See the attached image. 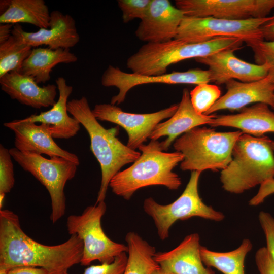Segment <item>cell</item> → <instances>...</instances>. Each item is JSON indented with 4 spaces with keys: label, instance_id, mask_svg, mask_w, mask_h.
Instances as JSON below:
<instances>
[{
    "label": "cell",
    "instance_id": "obj_1",
    "mask_svg": "<svg viewBox=\"0 0 274 274\" xmlns=\"http://www.w3.org/2000/svg\"><path fill=\"white\" fill-rule=\"evenodd\" d=\"M83 251V242L75 234L56 245L40 243L24 232L17 214L0 210V271L29 266L44 268L48 274H66L80 264Z\"/></svg>",
    "mask_w": 274,
    "mask_h": 274
},
{
    "label": "cell",
    "instance_id": "obj_2",
    "mask_svg": "<svg viewBox=\"0 0 274 274\" xmlns=\"http://www.w3.org/2000/svg\"><path fill=\"white\" fill-rule=\"evenodd\" d=\"M67 109L86 130L91 150L100 166L101 180L95 202L98 203L105 201L112 178L123 166L134 162L141 153L129 148L118 139V126L106 129L98 122L86 97L68 101Z\"/></svg>",
    "mask_w": 274,
    "mask_h": 274
},
{
    "label": "cell",
    "instance_id": "obj_3",
    "mask_svg": "<svg viewBox=\"0 0 274 274\" xmlns=\"http://www.w3.org/2000/svg\"><path fill=\"white\" fill-rule=\"evenodd\" d=\"M138 149L140 157L110 181L109 186L115 195L129 200L135 191L147 186L161 185L171 190L179 188L181 178L173 169L183 160L181 153L163 152L157 140H151Z\"/></svg>",
    "mask_w": 274,
    "mask_h": 274
},
{
    "label": "cell",
    "instance_id": "obj_4",
    "mask_svg": "<svg viewBox=\"0 0 274 274\" xmlns=\"http://www.w3.org/2000/svg\"><path fill=\"white\" fill-rule=\"evenodd\" d=\"M272 178L274 140L243 133L234 146L231 162L221 172L222 188L238 194Z\"/></svg>",
    "mask_w": 274,
    "mask_h": 274
},
{
    "label": "cell",
    "instance_id": "obj_5",
    "mask_svg": "<svg viewBox=\"0 0 274 274\" xmlns=\"http://www.w3.org/2000/svg\"><path fill=\"white\" fill-rule=\"evenodd\" d=\"M243 41L231 37H218L197 43L178 39L160 42L147 43L127 60L126 65L132 73L146 76L166 74L171 64L191 58L210 56L219 51L243 47Z\"/></svg>",
    "mask_w": 274,
    "mask_h": 274
},
{
    "label": "cell",
    "instance_id": "obj_6",
    "mask_svg": "<svg viewBox=\"0 0 274 274\" xmlns=\"http://www.w3.org/2000/svg\"><path fill=\"white\" fill-rule=\"evenodd\" d=\"M241 130L218 132L211 128L195 127L178 138L173 144L181 153L182 170L217 171L225 169L232 160V152Z\"/></svg>",
    "mask_w": 274,
    "mask_h": 274
},
{
    "label": "cell",
    "instance_id": "obj_7",
    "mask_svg": "<svg viewBox=\"0 0 274 274\" xmlns=\"http://www.w3.org/2000/svg\"><path fill=\"white\" fill-rule=\"evenodd\" d=\"M9 152L22 169L30 173L48 191L51 207L50 219L55 223L65 214L64 187L75 176L78 165L60 157L47 159L42 155L20 151L15 147Z\"/></svg>",
    "mask_w": 274,
    "mask_h": 274
},
{
    "label": "cell",
    "instance_id": "obj_8",
    "mask_svg": "<svg viewBox=\"0 0 274 274\" xmlns=\"http://www.w3.org/2000/svg\"><path fill=\"white\" fill-rule=\"evenodd\" d=\"M200 174L201 172L192 171L183 193L168 204H160L152 197L145 199L144 210L152 218L160 239L164 241L169 237L170 228L178 220L198 217L218 222L225 218L223 213L207 205L200 198L198 192Z\"/></svg>",
    "mask_w": 274,
    "mask_h": 274
},
{
    "label": "cell",
    "instance_id": "obj_9",
    "mask_svg": "<svg viewBox=\"0 0 274 274\" xmlns=\"http://www.w3.org/2000/svg\"><path fill=\"white\" fill-rule=\"evenodd\" d=\"M106 209L103 201L87 207L80 215H70L67 218L68 234L77 235L83 242L82 265L87 266L95 260L110 263L121 253L128 252L127 245L113 241L103 230L101 221Z\"/></svg>",
    "mask_w": 274,
    "mask_h": 274
},
{
    "label": "cell",
    "instance_id": "obj_10",
    "mask_svg": "<svg viewBox=\"0 0 274 274\" xmlns=\"http://www.w3.org/2000/svg\"><path fill=\"white\" fill-rule=\"evenodd\" d=\"M271 16L233 20L212 17H185L178 30L176 39L190 43L205 42L218 37L239 39L247 46L264 40L261 26Z\"/></svg>",
    "mask_w": 274,
    "mask_h": 274
},
{
    "label": "cell",
    "instance_id": "obj_11",
    "mask_svg": "<svg viewBox=\"0 0 274 274\" xmlns=\"http://www.w3.org/2000/svg\"><path fill=\"white\" fill-rule=\"evenodd\" d=\"M175 5L186 17L233 20L267 17L274 10V0H176Z\"/></svg>",
    "mask_w": 274,
    "mask_h": 274
},
{
    "label": "cell",
    "instance_id": "obj_12",
    "mask_svg": "<svg viewBox=\"0 0 274 274\" xmlns=\"http://www.w3.org/2000/svg\"><path fill=\"white\" fill-rule=\"evenodd\" d=\"M178 104L159 111L147 114L127 113L111 104L95 105L92 112L98 120L115 123L124 129L128 134L127 146L132 150L144 144L160 122L170 118L176 112Z\"/></svg>",
    "mask_w": 274,
    "mask_h": 274
},
{
    "label": "cell",
    "instance_id": "obj_13",
    "mask_svg": "<svg viewBox=\"0 0 274 274\" xmlns=\"http://www.w3.org/2000/svg\"><path fill=\"white\" fill-rule=\"evenodd\" d=\"M210 82L209 70L192 69L185 72H173L161 75L146 76L122 71L118 67L109 65L104 71L101 83L105 87H116L118 93L113 96L110 104L118 105L125 99L127 92L135 86L149 83L167 84H188L199 85Z\"/></svg>",
    "mask_w": 274,
    "mask_h": 274
},
{
    "label": "cell",
    "instance_id": "obj_14",
    "mask_svg": "<svg viewBox=\"0 0 274 274\" xmlns=\"http://www.w3.org/2000/svg\"><path fill=\"white\" fill-rule=\"evenodd\" d=\"M12 35L20 43L36 48L47 46L51 49H69L80 41L76 22L69 14L58 10L50 13L48 28H40L36 32H27L19 24L13 25Z\"/></svg>",
    "mask_w": 274,
    "mask_h": 274
},
{
    "label": "cell",
    "instance_id": "obj_15",
    "mask_svg": "<svg viewBox=\"0 0 274 274\" xmlns=\"http://www.w3.org/2000/svg\"><path fill=\"white\" fill-rule=\"evenodd\" d=\"M3 125L14 132L15 148L19 151L45 154L50 158L58 156L79 165V159L76 154L63 149L55 142L50 125H37L25 119L14 120Z\"/></svg>",
    "mask_w": 274,
    "mask_h": 274
},
{
    "label": "cell",
    "instance_id": "obj_16",
    "mask_svg": "<svg viewBox=\"0 0 274 274\" xmlns=\"http://www.w3.org/2000/svg\"><path fill=\"white\" fill-rule=\"evenodd\" d=\"M185 17L168 0H152L146 15L135 31L136 37L147 43H160L175 39Z\"/></svg>",
    "mask_w": 274,
    "mask_h": 274
},
{
    "label": "cell",
    "instance_id": "obj_17",
    "mask_svg": "<svg viewBox=\"0 0 274 274\" xmlns=\"http://www.w3.org/2000/svg\"><path fill=\"white\" fill-rule=\"evenodd\" d=\"M235 50L227 49L210 56L195 58L196 61L208 66L210 82L217 85L234 79L242 82H251L262 79L268 75V68L246 62L237 57Z\"/></svg>",
    "mask_w": 274,
    "mask_h": 274
},
{
    "label": "cell",
    "instance_id": "obj_18",
    "mask_svg": "<svg viewBox=\"0 0 274 274\" xmlns=\"http://www.w3.org/2000/svg\"><path fill=\"white\" fill-rule=\"evenodd\" d=\"M226 92L205 115L222 110H238L252 103H264L274 109V83L267 76L251 82L232 79L225 83Z\"/></svg>",
    "mask_w": 274,
    "mask_h": 274
},
{
    "label": "cell",
    "instance_id": "obj_19",
    "mask_svg": "<svg viewBox=\"0 0 274 274\" xmlns=\"http://www.w3.org/2000/svg\"><path fill=\"white\" fill-rule=\"evenodd\" d=\"M216 116L214 114L197 113L191 104L189 91L185 88L176 112L168 120L159 123L152 132L149 139L157 140L162 136H167L164 141L160 142L162 150L167 151L180 135L200 125H210Z\"/></svg>",
    "mask_w": 274,
    "mask_h": 274
},
{
    "label": "cell",
    "instance_id": "obj_20",
    "mask_svg": "<svg viewBox=\"0 0 274 274\" xmlns=\"http://www.w3.org/2000/svg\"><path fill=\"white\" fill-rule=\"evenodd\" d=\"M0 85L11 99L35 109L52 107L56 102L57 85L40 87L31 77L18 72L12 71L1 77Z\"/></svg>",
    "mask_w": 274,
    "mask_h": 274
},
{
    "label": "cell",
    "instance_id": "obj_21",
    "mask_svg": "<svg viewBox=\"0 0 274 274\" xmlns=\"http://www.w3.org/2000/svg\"><path fill=\"white\" fill-rule=\"evenodd\" d=\"M200 237L194 233L187 235L172 250L156 252L155 261L160 267L175 274H215L206 267L200 255Z\"/></svg>",
    "mask_w": 274,
    "mask_h": 274
},
{
    "label": "cell",
    "instance_id": "obj_22",
    "mask_svg": "<svg viewBox=\"0 0 274 274\" xmlns=\"http://www.w3.org/2000/svg\"><path fill=\"white\" fill-rule=\"evenodd\" d=\"M59 92V98L52 108L38 115H31L24 118L26 120L49 124L53 138L70 139L75 136L80 129V123L68 114V98L73 91V87L68 85L62 77L55 81Z\"/></svg>",
    "mask_w": 274,
    "mask_h": 274
},
{
    "label": "cell",
    "instance_id": "obj_23",
    "mask_svg": "<svg viewBox=\"0 0 274 274\" xmlns=\"http://www.w3.org/2000/svg\"><path fill=\"white\" fill-rule=\"evenodd\" d=\"M209 125L234 127L243 133L261 136L266 133L274 132V112L268 105L256 103L245 107L236 114L216 115Z\"/></svg>",
    "mask_w": 274,
    "mask_h": 274
},
{
    "label": "cell",
    "instance_id": "obj_24",
    "mask_svg": "<svg viewBox=\"0 0 274 274\" xmlns=\"http://www.w3.org/2000/svg\"><path fill=\"white\" fill-rule=\"evenodd\" d=\"M77 60L76 55L69 49L33 48L19 73L31 77L38 84L45 83L50 79V73L56 65L74 63Z\"/></svg>",
    "mask_w": 274,
    "mask_h": 274
},
{
    "label": "cell",
    "instance_id": "obj_25",
    "mask_svg": "<svg viewBox=\"0 0 274 274\" xmlns=\"http://www.w3.org/2000/svg\"><path fill=\"white\" fill-rule=\"evenodd\" d=\"M50 13L44 0H10L7 10L0 15L1 24L29 23L48 28Z\"/></svg>",
    "mask_w": 274,
    "mask_h": 274
},
{
    "label": "cell",
    "instance_id": "obj_26",
    "mask_svg": "<svg viewBox=\"0 0 274 274\" xmlns=\"http://www.w3.org/2000/svg\"><path fill=\"white\" fill-rule=\"evenodd\" d=\"M252 247L251 241L245 238L239 247L229 252H216L201 246L200 255L207 267H214L223 274H245V258Z\"/></svg>",
    "mask_w": 274,
    "mask_h": 274
},
{
    "label": "cell",
    "instance_id": "obj_27",
    "mask_svg": "<svg viewBox=\"0 0 274 274\" xmlns=\"http://www.w3.org/2000/svg\"><path fill=\"white\" fill-rule=\"evenodd\" d=\"M128 247V258L123 274H151L160 267L155 261L154 247L134 232L125 236Z\"/></svg>",
    "mask_w": 274,
    "mask_h": 274
},
{
    "label": "cell",
    "instance_id": "obj_28",
    "mask_svg": "<svg viewBox=\"0 0 274 274\" xmlns=\"http://www.w3.org/2000/svg\"><path fill=\"white\" fill-rule=\"evenodd\" d=\"M32 49L20 43L12 35L0 44V78L12 71L19 72Z\"/></svg>",
    "mask_w": 274,
    "mask_h": 274
},
{
    "label": "cell",
    "instance_id": "obj_29",
    "mask_svg": "<svg viewBox=\"0 0 274 274\" xmlns=\"http://www.w3.org/2000/svg\"><path fill=\"white\" fill-rule=\"evenodd\" d=\"M221 92L215 84L203 83L197 85L190 91L191 104L199 114H206L220 98Z\"/></svg>",
    "mask_w": 274,
    "mask_h": 274
},
{
    "label": "cell",
    "instance_id": "obj_30",
    "mask_svg": "<svg viewBox=\"0 0 274 274\" xmlns=\"http://www.w3.org/2000/svg\"><path fill=\"white\" fill-rule=\"evenodd\" d=\"M248 46L252 50L256 64L267 67V76L274 83V40L260 41Z\"/></svg>",
    "mask_w": 274,
    "mask_h": 274
},
{
    "label": "cell",
    "instance_id": "obj_31",
    "mask_svg": "<svg viewBox=\"0 0 274 274\" xmlns=\"http://www.w3.org/2000/svg\"><path fill=\"white\" fill-rule=\"evenodd\" d=\"M9 149L0 145V194L9 193L15 184L13 164Z\"/></svg>",
    "mask_w": 274,
    "mask_h": 274
},
{
    "label": "cell",
    "instance_id": "obj_32",
    "mask_svg": "<svg viewBox=\"0 0 274 274\" xmlns=\"http://www.w3.org/2000/svg\"><path fill=\"white\" fill-rule=\"evenodd\" d=\"M152 0H118L124 23L134 19L142 20L147 14Z\"/></svg>",
    "mask_w": 274,
    "mask_h": 274
},
{
    "label": "cell",
    "instance_id": "obj_33",
    "mask_svg": "<svg viewBox=\"0 0 274 274\" xmlns=\"http://www.w3.org/2000/svg\"><path fill=\"white\" fill-rule=\"evenodd\" d=\"M128 256L123 252L117 256L110 263L91 265L86 268L83 274H123L127 264ZM66 274H69L68 272Z\"/></svg>",
    "mask_w": 274,
    "mask_h": 274
},
{
    "label": "cell",
    "instance_id": "obj_34",
    "mask_svg": "<svg viewBox=\"0 0 274 274\" xmlns=\"http://www.w3.org/2000/svg\"><path fill=\"white\" fill-rule=\"evenodd\" d=\"M258 220L265 236L266 247L274 262V218L269 213L261 211Z\"/></svg>",
    "mask_w": 274,
    "mask_h": 274
},
{
    "label": "cell",
    "instance_id": "obj_35",
    "mask_svg": "<svg viewBox=\"0 0 274 274\" xmlns=\"http://www.w3.org/2000/svg\"><path fill=\"white\" fill-rule=\"evenodd\" d=\"M255 261L259 274H274V262L266 247L256 251Z\"/></svg>",
    "mask_w": 274,
    "mask_h": 274
},
{
    "label": "cell",
    "instance_id": "obj_36",
    "mask_svg": "<svg viewBox=\"0 0 274 274\" xmlns=\"http://www.w3.org/2000/svg\"><path fill=\"white\" fill-rule=\"evenodd\" d=\"M274 193V178L267 180L260 185L257 194L249 201L251 206H257L264 202L266 197Z\"/></svg>",
    "mask_w": 274,
    "mask_h": 274
},
{
    "label": "cell",
    "instance_id": "obj_37",
    "mask_svg": "<svg viewBox=\"0 0 274 274\" xmlns=\"http://www.w3.org/2000/svg\"><path fill=\"white\" fill-rule=\"evenodd\" d=\"M7 274H48L46 269L42 267L21 266L10 269Z\"/></svg>",
    "mask_w": 274,
    "mask_h": 274
},
{
    "label": "cell",
    "instance_id": "obj_38",
    "mask_svg": "<svg viewBox=\"0 0 274 274\" xmlns=\"http://www.w3.org/2000/svg\"><path fill=\"white\" fill-rule=\"evenodd\" d=\"M270 19L261 27L263 39L265 41L274 40V10Z\"/></svg>",
    "mask_w": 274,
    "mask_h": 274
},
{
    "label": "cell",
    "instance_id": "obj_39",
    "mask_svg": "<svg viewBox=\"0 0 274 274\" xmlns=\"http://www.w3.org/2000/svg\"><path fill=\"white\" fill-rule=\"evenodd\" d=\"M13 25L11 24H1L0 44L8 40L12 35Z\"/></svg>",
    "mask_w": 274,
    "mask_h": 274
},
{
    "label": "cell",
    "instance_id": "obj_40",
    "mask_svg": "<svg viewBox=\"0 0 274 274\" xmlns=\"http://www.w3.org/2000/svg\"><path fill=\"white\" fill-rule=\"evenodd\" d=\"M151 274H175L169 270L159 267L153 271Z\"/></svg>",
    "mask_w": 274,
    "mask_h": 274
},
{
    "label": "cell",
    "instance_id": "obj_41",
    "mask_svg": "<svg viewBox=\"0 0 274 274\" xmlns=\"http://www.w3.org/2000/svg\"><path fill=\"white\" fill-rule=\"evenodd\" d=\"M5 196H6V194H0V208H1V210L2 208L3 207L4 200Z\"/></svg>",
    "mask_w": 274,
    "mask_h": 274
},
{
    "label": "cell",
    "instance_id": "obj_42",
    "mask_svg": "<svg viewBox=\"0 0 274 274\" xmlns=\"http://www.w3.org/2000/svg\"><path fill=\"white\" fill-rule=\"evenodd\" d=\"M0 274H7V272L4 271H0Z\"/></svg>",
    "mask_w": 274,
    "mask_h": 274
}]
</instances>
